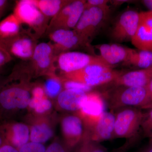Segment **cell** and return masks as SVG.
Segmentation results:
<instances>
[{
    "mask_svg": "<svg viewBox=\"0 0 152 152\" xmlns=\"http://www.w3.org/2000/svg\"><path fill=\"white\" fill-rule=\"evenodd\" d=\"M31 90L23 83L8 84L0 91V120L10 121L13 115L28 107Z\"/></svg>",
    "mask_w": 152,
    "mask_h": 152,
    "instance_id": "cell-1",
    "label": "cell"
},
{
    "mask_svg": "<svg viewBox=\"0 0 152 152\" xmlns=\"http://www.w3.org/2000/svg\"><path fill=\"white\" fill-rule=\"evenodd\" d=\"M13 14L21 23L27 25L31 29L36 39L47 31L49 18L41 12L33 0L17 1Z\"/></svg>",
    "mask_w": 152,
    "mask_h": 152,
    "instance_id": "cell-2",
    "label": "cell"
},
{
    "mask_svg": "<svg viewBox=\"0 0 152 152\" xmlns=\"http://www.w3.org/2000/svg\"><path fill=\"white\" fill-rule=\"evenodd\" d=\"M118 87L110 96V104L113 107H151V102L146 87Z\"/></svg>",
    "mask_w": 152,
    "mask_h": 152,
    "instance_id": "cell-3",
    "label": "cell"
},
{
    "mask_svg": "<svg viewBox=\"0 0 152 152\" xmlns=\"http://www.w3.org/2000/svg\"><path fill=\"white\" fill-rule=\"evenodd\" d=\"M56 62L58 68L63 75L74 72L93 65L111 66L104 61L99 56H93L79 52L61 53L58 55Z\"/></svg>",
    "mask_w": 152,
    "mask_h": 152,
    "instance_id": "cell-4",
    "label": "cell"
},
{
    "mask_svg": "<svg viewBox=\"0 0 152 152\" xmlns=\"http://www.w3.org/2000/svg\"><path fill=\"white\" fill-rule=\"evenodd\" d=\"M86 1L84 0H73L52 18L46 32L50 34L61 29H74L84 11Z\"/></svg>",
    "mask_w": 152,
    "mask_h": 152,
    "instance_id": "cell-5",
    "label": "cell"
},
{
    "mask_svg": "<svg viewBox=\"0 0 152 152\" xmlns=\"http://www.w3.org/2000/svg\"><path fill=\"white\" fill-rule=\"evenodd\" d=\"M144 116L141 111L134 108L122 110L115 118L113 135L121 138L132 137L141 126Z\"/></svg>",
    "mask_w": 152,
    "mask_h": 152,
    "instance_id": "cell-6",
    "label": "cell"
},
{
    "mask_svg": "<svg viewBox=\"0 0 152 152\" xmlns=\"http://www.w3.org/2000/svg\"><path fill=\"white\" fill-rule=\"evenodd\" d=\"M58 55L53 45L42 42L36 46L31 61L32 68L37 75H48L55 72V63Z\"/></svg>",
    "mask_w": 152,
    "mask_h": 152,
    "instance_id": "cell-7",
    "label": "cell"
},
{
    "mask_svg": "<svg viewBox=\"0 0 152 152\" xmlns=\"http://www.w3.org/2000/svg\"><path fill=\"white\" fill-rule=\"evenodd\" d=\"M2 45L12 57L23 60H31L37 44L31 33L20 32L13 37L1 39Z\"/></svg>",
    "mask_w": 152,
    "mask_h": 152,
    "instance_id": "cell-8",
    "label": "cell"
},
{
    "mask_svg": "<svg viewBox=\"0 0 152 152\" xmlns=\"http://www.w3.org/2000/svg\"><path fill=\"white\" fill-rule=\"evenodd\" d=\"M105 104L99 93L88 92L77 115L83 122L86 131L99 120L105 112Z\"/></svg>",
    "mask_w": 152,
    "mask_h": 152,
    "instance_id": "cell-9",
    "label": "cell"
},
{
    "mask_svg": "<svg viewBox=\"0 0 152 152\" xmlns=\"http://www.w3.org/2000/svg\"><path fill=\"white\" fill-rule=\"evenodd\" d=\"M139 21V12L128 10L120 15L111 31L113 39L119 42L131 41L135 34Z\"/></svg>",
    "mask_w": 152,
    "mask_h": 152,
    "instance_id": "cell-10",
    "label": "cell"
},
{
    "mask_svg": "<svg viewBox=\"0 0 152 152\" xmlns=\"http://www.w3.org/2000/svg\"><path fill=\"white\" fill-rule=\"evenodd\" d=\"M62 132L69 148H73L86 139V127L81 118L78 115H67L64 117L61 122Z\"/></svg>",
    "mask_w": 152,
    "mask_h": 152,
    "instance_id": "cell-11",
    "label": "cell"
},
{
    "mask_svg": "<svg viewBox=\"0 0 152 152\" xmlns=\"http://www.w3.org/2000/svg\"><path fill=\"white\" fill-rule=\"evenodd\" d=\"M131 42L139 50L152 53V11L139 12L138 26Z\"/></svg>",
    "mask_w": 152,
    "mask_h": 152,
    "instance_id": "cell-12",
    "label": "cell"
},
{
    "mask_svg": "<svg viewBox=\"0 0 152 152\" xmlns=\"http://www.w3.org/2000/svg\"><path fill=\"white\" fill-rule=\"evenodd\" d=\"M6 142L18 149L30 140V129L23 123L5 121L0 124Z\"/></svg>",
    "mask_w": 152,
    "mask_h": 152,
    "instance_id": "cell-13",
    "label": "cell"
},
{
    "mask_svg": "<svg viewBox=\"0 0 152 152\" xmlns=\"http://www.w3.org/2000/svg\"><path fill=\"white\" fill-rule=\"evenodd\" d=\"M57 55L80 47H88L73 29H61L49 34Z\"/></svg>",
    "mask_w": 152,
    "mask_h": 152,
    "instance_id": "cell-14",
    "label": "cell"
},
{
    "mask_svg": "<svg viewBox=\"0 0 152 152\" xmlns=\"http://www.w3.org/2000/svg\"><path fill=\"white\" fill-rule=\"evenodd\" d=\"M115 116L105 112L98 121L86 130V140L98 142L106 140L113 135Z\"/></svg>",
    "mask_w": 152,
    "mask_h": 152,
    "instance_id": "cell-15",
    "label": "cell"
},
{
    "mask_svg": "<svg viewBox=\"0 0 152 152\" xmlns=\"http://www.w3.org/2000/svg\"><path fill=\"white\" fill-rule=\"evenodd\" d=\"M96 47L100 52L101 58L112 66L122 62H126L132 50V49L116 44H102Z\"/></svg>",
    "mask_w": 152,
    "mask_h": 152,
    "instance_id": "cell-16",
    "label": "cell"
},
{
    "mask_svg": "<svg viewBox=\"0 0 152 152\" xmlns=\"http://www.w3.org/2000/svg\"><path fill=\"white\" fill-rule=\"evenodd\" d=\"M152 80V67L123 73L113 82L117 86L145 87Z\"/></svg>",
    "mask_w": 152,
    "mask_h": 152,
    "instance_id": "cell-17",
    "label": "cell"
},
{
    "mask_svg": "<svg viewBox=\"0 0 152 152\" xmlns=\"http://www.w3.org/2000/svg\"><path fill=\"white\" fill-rule=\"evenodd\" d=\"M123 74L122 72L113 69L107 72L88 75H79L72 74H65L63 75V77L81 83L92 88L113 82Z\"/></svg>",
    "mask_w": 152,
    "mask_h": 152,
    "instance_id": "cell-18",
    "label": "cell"
},
{
    "mask_svg": "<svg viewBox=\"0 0 152 152\" xmlns=\"http://www.w3.org/2000/svg\"><path fill=\"white\" fill-rule=\"evenodd\" d=\"M88 93L79 90L64 89L57 97V102L64 110L78 112Z\"/></svg>",
    "mask_w": 152,
    "mask_h": 152,
    "instance_id": "cell-19",
    "label": "cell"
},
{
    "mask_svg": "<svg viewBox=\"0 0 152 152\" xmlns=\"http://www.w3.org/2000/svg\"><path fill=\"white\" fill-rule=\"evenodd\" d=\"M30 129L31 142L44 144L53 136V128L47 121L39 119L34 122Z\"/></svg>",
    "mask_w": 152,
    "mask_h": 152,
    "instance_id": "cell-20",
    "label": "cell"
},
{
    "mask_svg": "<svg viewBox=\"0 0 152 152\" xmlns=\"http://www.w3.org/2000/svg\"><path fill=\"white\" fill-rule=\"evenodd\" d=\"M73 0H33V2L45 16L48 18L56 16Z\"/></svg>",
    "mask_w": 152,
    "mask_h": 152,
    "instance_id": "cell-21",
    "label": "cell"
},
{
    "mask_svg": "<svg viewBox=\"0 0 152 152\" xmlns=\"http://www.w3.org/2000/svg\"><path fill=\"white\" fill-rule=\"evenodd\" d=\"M22 24L13 13L0 21V38L8 39L20 33Z\"/></svg>",
    "mask_w": 152,
    "mask_h": 152,
    "instance_id": "cell-22",
    "label": "cell"
},
{
    "mask_svg": "<svg viewBox=\"0 0 152 152\" xmlns=\"http://www.w3.org/2000/svg\"><path fill=\"white\" fill-rule=\"evenodd\" d=\"M86 7L88 9L89 12L91 35L92 39L107 15L110 11V7Z\"/></svg>",
    "mask_w": 152,
    "mask_h": 152,
    "instance_id": "cell-23",
    "label": "cell"
},
{
    "mask_svg": "<svg viewBox=\"0 0 152 152\" xmlns=\"http://www.w3.org/2000/svg\"><path fill=\"white\" fill-rule=\"evenodd\" d=\"M73 30L87 46L89 47L92 39L91 35L89 12L88 8L85 7L81 17Z\"/></svg>",
    "mask_w": 152,
    "mask_h": 152,
    "instance_id": "cell-24",
    "label": "cell"
},
{
    "mask_svg": "<svg viewBox=\"0 0 152 152\" xmlns=\"http://www.w3.org/2000/svg\"><path fill=\"white\" fill-rule=\"evenodd\" d=\"M126 63L142 69L151 67H152V53L132 49Z\"/></svg>",
    "mask_w": 152,
    "mask_h": 152,
    "instance_id": "cell-25",
    "label": "cell"
},
{
    "mask_svg": "<svg viewBox=\"0 0 152 152\" xmlns=\"http://www.w3.org/2000/svg\"><path fill=\"white\" fill-rule=\"evenodd\" d=\"M47 75L48 77L46 80L43 86L46 94L50 98L57 97L64 90L61 78L56 76L55 72Z\"/></svg>",
    "mask_w": 152,
    "mask_h": 152,
    "instance_id": "cell-26",
    "label": "cell"
},
{
    "mask_svg": "<svg viewBox=\"0 0 152 152\" xmlns=\"http://www.w3.org/2000/svg\"><path fill=\"white\" fill-rule=\"evenodd\" d=\"M52 107L51 101L48 99V97L41 99H35L31 98L28 106L38 115L47 113L51 110Z\"/></svg>",
    "mask_w": 152,
    "mask_h": 152,
    "instance_id": "cell-27",
    "label": "cell"
},
{
    "mask_svg": "<svg viewBox=\"0 0 152 152\" xmlns=\"http://www.w3.org/2000/svg\"><path fill=\"white\" fill-rule=\"evenodd\" d=\"M61 79L64 89L79 90L86 92H89L90 90L92 88L91 87L81 83L74 81L64 77L61 78Z\"/></svg>",
    "mask_w": 152,
    "mask_h": 152,
    "instance_id": "cell-28",
    "label": "cell"
},
{
    "mask_svg": "<svg viewBox=\"0 0 152 152\" xmlns=\"http://www.w3.org/2000/svg\"><path fill=\"white\" fill-rule=\"evenodd\" d=\"M82 144L78 152H106L103 148L96 142L86 140Z\"/></svg>",
    "mask_w": 152,
    "mask_h": 152,
    "instance_id": "cell-29",
    "label": "cell"
},
{
    "mask_svg": "<svg viewBox=\"0 0 152 152\" xmlns=\"http://www.w3.org/2000/svg\"><path fill=\"white\" fill-rule=\"evenodd\" d=\"M46 148L43 144L30 141L18 149L19 152H45Z\"/></svg>",
    "mask_w": 152,
    "mask_h": 152,
    "instance_id": "cell-30",
    "label": "cell"
},
{
    "mask_svg": "<svg viewBox=\"0 0 152 152\" xmlns=\"http://www.w3.org/2000/svg\"><path fill=\"white\" fill-rule=\"evenodd\" d=\"M141 126L147 134L152 136V108L146 115H144Z\"/></svg>",
    "mask_w": 152,
    "mask_h": 152,
    "instance_id": "cell-31",
    "label": "cell"
},
{
    "mask_svg": "<svg viewBox=\"0 0 152 152\" xmlns=\"http://www.w3.org/2000/svg\"><path fill=\"white\" fill-rule=\"evenodd\" d=\"M31 98L37 99H41L46 97L44 87L40 85H36L33 87L31 91Z\"/></svg>",
    "mask_w": 152,
    "mask_h": 152,
    "instance_id": "cell-32",
    "label": "cell"
},
{
    "mask_svg": "<svg viewBox=\"0 0 152 152\" xmlns=\"http://www.w3.org/2000/svg\"><path fill=\"white\" fill-rule=\"evenodd\" d=\"M66 146H64L59 142L55 141L52 143L45 152H69Z\"/></svg>",
    "mask_w": 152,
    "mask_h": 152,
    "instance_id": "cell-33",
    "label": "cell"
},
{
    "mask_svg": "<svg viewBox=\"0 0 152 152\" xmlns=\"http://www.w3.org/2000/svg\"><path fill=\"white\" fill-rule=\"evenodd\" d=\"M12 59V57L3 47L2 45H0V67L10 62Z\"/></svg>",
    "mask_w": 152,
    "mask_h": 152,
    "instance_id": "cell-34",
    "label": "cell"
},
{
    "mask_svg": "<svg viewBox=\"0 0 152 152\" xmlns=\"http://www.w3.org/2000/svg\"><path fill=\"white\" fill-rule=\"evenodd\" d=\"M110 1L108 0H88L86 1V7H108Z\"/></svg>",
    "mask_w": 152,
    "mask_h": 152,
    "instance_id": "cell-35",
    "label": "cell"
},
{
    "mask_svg": "<svg viewBox=\"0 0 152 152\" xmlns=\"http://www.w3.org/2000/svg\"><path fill=\"white\" fill-rule=\"evenodd\" d=\"M0 152H19L18 150L10 144L6 142L0 147Z\"/></svg>",
    "mask_w": 152,
    "mask_h": 152,
    "instance_id": "cell-36",
    "label": "cell"
},
{
    "mask_svg": "<svg viewBox=\"0 0 152 152\" xmlns=\"http://www.w3.org/2000/svg\"><path fill=\"white\" fill-rule=\"evenodd\" d=\"M8 1L6 0H0V19L5 10Z\"/></svg>",
    "mask_w": 152,
    "mask_h": 152,
    "instance_id": "cell-37",
    "label": "cell"
},
{
    "mask_svg": "<svg viewBox=\"0 0 152 152\" xmlns=\"http://www.w3.org/2000/svg\"><path fill=\"white\" fill-rule=\"evenodd\" d=\"M8 83L7 77H3L2 76L0 75V91L2 89L3 87Z\"/></svg>",
    "mask_w": 152,
    "mask_h": 152,
    "instance_id": "cell-38",
    "label": "cell"
},
{
    "mask_svg": "<svg viewBox=\"0 0 152 152\" xmlns=\"http://www.w3.org/2000/svg\"><path fill=\"white\" fill-rule=\"evenodd\" d=\"M147 90L149 95L150 98H151V107H152V80L150 81V83L148 84L146 86Z\"/></svg>",
    "mask_w": 152,
    "mask_h": 152,
    "instance_id": "cell-39",
    "label": "cell"
},
{
    "mask_svg": "<svg viewBox=\"0 0 152 152\" xmlns=\"http://www.w3.org/2000/svg\"><path fill=\"white\" fill-rule=\"evenodd\" d=\"M142 2L150 11H152V0H144Z\"/></svg>",
    "mask_w": 152,
    "mask_h": 152,
    "instance_id": "cell-40",
    "label": "cell"
},
{
    "mask_svg": "<svg viewBox=\"0 0 152 152\" xmlns=\"http://www.w3.org/2000/svg\"><path fill=\"white\" fill-rule=\"evenodd\" d=\"M111 1V3H113V5L115 6L121 5L122 4L124 3H126L127 2H129V1H126V0H117V1Z\"/></svg>",
    "mask_w": 152,
    "mask_h": 152,
    "instance_id": "cell-41",
    "label": "cell"
},
{
    "mask_svg": "<svg viewBox=\"0 0 152 152\" xmlns=\"http://www.w3.org/2000/svg\"><path fill=\"white\" fill-rule=\"evenodd\" d=\"M6 142V141L4 137L3 133H2L1 130H0V147Z\"/></svg>",
    "mask_w": 152,
    "mask_h": 152,
    "instance_id": "cell-42",
    "label": "cell"
},
{
    "mask_svg": "<svg viewBox=\"0 0 152 152\" xmlns=\"http://www.w3.org/2000/svg\"><path fill=\"white\" fill-rule=\"evenodd\" d=\"M2 43H1V39L0 38V45H1Z\"/></svg>",
    "mask_w": 152,
    "mask_h": 152,
    "instance_id": "cell-43",
    "label": "cell"
},
{
    "mask_svg": "<svg viewBox=\"0 0 152 152\" xmlns=\"http://www.w3.org/2000/svg\"><path fill=\"white\" fill-rule=\"evenodd\" d=\"M148 152H152V148L151 149H150Z\"/></svg>",
    "mask_w": 152,
    "mask_h": 152,
    "instance_id": "cell-44",
    "label": "cell"
},
{
    "mask_svg": "<svg viewBox=\"0 0 152 152\" xmlns=\"http://www.w3.org/2000/svg\"></svg>",
    "mask_w": 152,
    "mask_h": 152,
    "instance_id": "cell-45",
    "label": "cell"
}]
</instances>
